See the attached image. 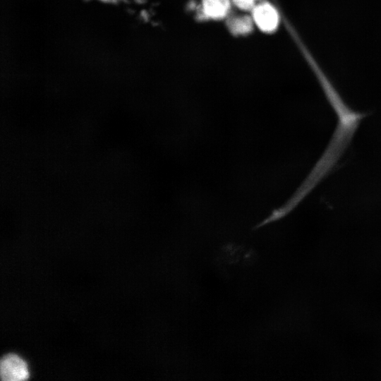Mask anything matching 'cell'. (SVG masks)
I'll list each match as a JSON object with an SVG mask.
<instances>
[{"label": "cell", "instance_id": "6da1fadb", "mask_svg": "<svg viewBox=\"0 0 381 381\" xmlns=\"http://www.w3.org/2000/svg\"><path fill=\"white\" fill-rule=\"evenodd\" d=\"M337 123L330 141L321 157L313 166L315 172L326 177L334 168L367 114L352 109L347 104L336 109Z\"/></svg>", "mask_w": 381, "mask_h": 381}, {"label": "cell", "instance_id": "7a4b0ae2", "mask_svg": "<svg viewBox=\"0 0 381 381\" xmlns=\"http://www.w3.org/2000/svg\"><path fill=\"white\" fill-rule=\"evenodd\" d=\"M0 375L3 381H21L29 377L25 362L16 354H8L0 363Z\"/></svg>", "mask_w": 381, "mask_h": 381}, {"label": "cell", "instance_id": "3957f363", "mask_svg": "<svg viewBox=\"0 0 381 381\" xmlns=\"http://www.w3.org/2000/svg\"><path fill=\"white\" fill-rule=\"evenodd\" d=\"M253 18L257 25L268 32L275 31L279 25V15L277 9L269 3H264L253 8Z\"/></svg>", "mask_w": 381, "mask_h": 381}, {"label": "cell", "instance_id": "277c9868", "mask_svg": "<svg viewBox=\"0 0 381 381\" xmlns=\"http://www.w3.org/2000/svg\"><path fill=\"white\" fill-rule=\"evenodd\" d=\"M229 8V0H203L204 13L210 18H223L226 14Z\"/></svg>", "mask_w": 381, "mask_h": 381}, {"label": "cell", "instance_id": "5b68a950", "mask_svg": "<svg viewBox=\"0 0 381 381\" xmlns=\"http://www.w3.org/2000/svg\"><path fill=\"white\" fill-rule=\"evenodd\" d=\"M231 30L235 33H246L251 30L252 23L248 17L232 20L229 24Z\"/></svg>", "mask_w": 381, "mask_h": 381}, {"label": "cell", "instance_id": "8992f818", "mask_svg": "<svg viewBox=\"0 0 381 381\" xmlns=\"http://www.w3.org/2000/svg\"><path fill=\"white\" fill-rule=\"evenodd\" d=\"M234 4L241 9L248 10L253 7L254 0H233Z\"/></svg>", "mask_w": 381, "mask_h": 381}]
</instances>
